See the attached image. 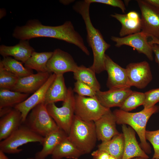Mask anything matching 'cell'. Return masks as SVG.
Returning a JSON list of instances; mask_svg holds the SVG:
<instances>
[{
    "instance_id": "obj_1",
    "label": "cell",
    "mask_w": 159,
    "mask_h": 159,
    "mask_svg": "<svg viewBox=\"0 0 159 159\" xmlns=\"http://www.w3.org/2000/svg\"><path fill=\"white\" fill-rule=\"evenodd\" d=\"M12 36L20 40H28L39 37L55 38L74 44L87 55L90 54L83 38L69 21L60 25L52 26L43 25L37 19L30 20L25 25L16 27Z\"/></svg>"
},
{
    "instance_id": "obj_2",
    "label": "cell",
    "mask_w": 159,
    "mask_h": 159,
    "mask_svg": "<svg viewBox=\"0 0 159 159\" xmlns=\"http://www.w3.org/2000/svg\"><path fill=\"white\" fill-rule=\"evenodd\" d=\"M90 4L87 0L79 1L73 8L80 14L85 24L87 42L92 49L93 56V64L90 67L96 73L99 74L105 70V52L111 45L105 41L100 31L92 23L89 10Z\"/></svg>"
},
{
    "instance_id": "obj_3",
    "label": "cell",
    "mask_w": 159,
    "mask_h": 159,
    "mask_svg": "<svg viewBox=\"0 0 159 159\" xmlns=\"http://www.w3.org/2000/svg\"><path fill=\"white\" fill-rule=\"evenodd\" d=\"M159 111V107L155 105L148 109L144 108L135 112H129L120 109L115 110L112 112L115 117L116 124L128 125L137 133L140 141V146L147 154L151 152L150 145L146 141L145 134L147 122L152 115Z\"/></svg>"
},
{
    "instance_id": "obj_4",
    "label": "cell",
    "mask_w": 159,
    "mask_h": 159,
    "mask_svg": "<svg viewBox=\"0 0 159 159\" xmlns=\"http://www.w3.org/2000/svg\"><path fill=\"white\" fill-rule=\"evenodd\" d=\"M68 137L83 155L90 153L97 140L94 122L85 121L74 115Z\"/></svg>"
},
{
    "instance_id": "obj_5",
    "label": "cell",
    "mask_w": 159,
    "mask_h": 159,
    "mask_svg": "<svg viewBox=\"0 0 159 159\" xmlns=\"http://www.w3.org/2000/svg\"><path fill=\"white\" fill-rule=\"evenodd\" d=\"M75 95L70 87L68 88L67 96L62 106L57 107L55 103L46 105L47 110L61 129L68 135L74 116Z\"/></svg>"
},
{
    "instance_id": "obj_6",
    "label": "cell",
    "mask_w": 159,
    "mask_h": 159,
    "mask_svg": "<svg viewBox=\"0 0 159 159\" xmlns=\"http://www.w3.org/2000/svg\"><path fill=\"white\" fill-rule=\"evenodd\" d=\"M24 123L31 130L43 137L60 128L49 113L46 105L43 102L30 111Z\"/></svg>"
},
{
    "instance_id": "obj_7",
    "label": "cell",
    "mask_w": 159,
    "mask_h": 159,
    "mask_svg": "<svg viewBox=\"0 0 159 159\" xmlns=\"http://www.w3.org/2000/svg\"><path fill=\"white\" fill-rule=\"evenodd\" d=\"M44 138L25 125H21L8 138L0 141V150L5 153H18L22 151L19 148V147L31 142H38L42 144Z\"/></svg>"
},
{
    "instance_id": "obj_8",
    "label": "cell",
    "mask_w": 159,
    "mask_h": 159,
    "mask_svg": "<svg viewBox=\"0 0 159 159\" xmlns=\"http://www.w3.org/2000/svg\"><path fill=\"white\" fill-rule=\"evenodd\" d=\"M74 115L86 121L95 122L110 109L102 105L96 97L74 95Z\"/></svg>"
},
{
    "instance_id": "obj_9",
    "label": "cell",
    "mask_w": 159,
    "mask_h": 159,
    "mask_svg": "<svg viewBox=\"0 0 159 159\" xmlns=\"http://www.w3.org/2000/svg\"><path fill=\"white\" fill-rule=\"evenodd\" d=\"M141 12V30L148 37L159 40V8L145 0H137Z\"/></svg>"
},
{
    "instance_id": "obj_10",
    "label": "cell",
    "mask_w": 159,
    "mask_h": 159,
    "mask_svg": "<svg viewBox=\"0 0 159 159\" xmlns=\"http://www.w3.org/2000/svg\"><path fill=\"white\" fill-rule=\"evenodd\" d=\"M148 37L141 31L123 37L112 36L111 40L115 42V46L120 47L126 45L133 47L139 53L145 54L150 61L153 60L152 46L147 38Z\"/></svg>"
},
{
    "instance_id": "obj_11",
    "label": "cell",
    "mask_w": 159,
    "mask_h": 159,
    "mask_svg": "<svg viewBox=\"0 0 159 159\" xmlns=\"http://www.w3.org/2000/svg\"><path fill=\"white\" fill-rule=\"evenodd\" d=\"M78 66L70 54L59 48L53 52L47 65V72L56 75L68 72L74 73Z\"/></svg>"
},
{
    "instance_id": "obj_12",
    "label": "cell",
    "mask_w": 159,
    "mask_h": 159,
    "mask_svg": "<svg viewBox=\"0 0 159 159\" xmlns=\"http://www.w3.org/2000/svg\"><path fill=\"white\" fill-rule=\"evenodd\" d=\"M126 69L131 87L144 89L152 80L150 66L146 61L131 63L127 66Z\"/></svg>"
},
{
    "instance_id": "obj_13",
    "label": "cell",
    "mask_w": 159,
    "mask_h": 159,
    "mask_svg": "<svg viewBox=\"0 0 159 159\" xmlns=\"http://www.w3.org/2000/svg\"><path fill=\"white\" fill-rule=\"evenodd\" d=\"M105 65L108 75L106 85L109 89L130 88L126 68L115 62L106 54Z\"/></svg>"
},
{
    "instance_id": "obj_14",
    "label": "cell",
    "mask_w": 159,
    "mask_h": 159,
    "mask_svg": "<svg viewBox=\"0 0 159 159\" xmlns=\"http://www.w3.org/2000/svg\"><path fill=\"white\" fill-rule=\"evenodd\" d=\"M56 75L52 73L45 83L25 100L16 105L14 108L21 113L23 123L29 112L35 106L43 102L47 91L54 80Z\"/></svg>"
},
{
    "instance_id": "obj_15",
    "label": "cell",
    "mask_w": 159,
    "mask_h": 159,
    "mask_svg": "<svg viewBox=\"0 0 159 159\" xmlns=\"http://www.w3.org/2000/svg\"><path fill=\"white\" fill-rule=\"evenodd\" d=\"M51 74L48 72H39L19 78L11 90L29 94H33L45 83Z\"/></svg>"
},
{
    "instance_id": "obj_16",
    "label": "cell",
    "mask_w": 159,
    "mask_h": 159,
    "mask_svg": "<svg viewBox=\"0 0 159 159\" xmlns=\"http://www.w3.org/2000/svg\"><path fill=\"white\" fill-rule=\"evenodd\" d=\"M94 122L97 139L102 142L108 141L120 133L116 127L115 117L110 109Z\"/></svg>"
},
{
    "instance_id": "obj_17",
    "label": "cell",
    "mask_w": 159,
    "mask_h": 159,
    "mask_svg": "<svg viewBox=\"0 0 159 159\" xmlns=\"http://www.w3.org/2000/svg\"><path fill=\"white\" fill-rule=\"evenodd\" d=\"M124 149L122 159H131L137 157L148 159L149 157L143 150L136 139L135 131L130 127L122 125Z\"/></svg>"
},
{
    "instance_id": "obj_18",
    "label": "cell",
    "mask_w": 159,
    "mask_h": 159,
    "mask_svg": "<svg viewBox=\"0 0 159 159\" xmlns=\"http://www.w3.org/2000/svg\"><path fill=\"white\" fill-rule=\"evenodd\" d=\"M132 91L130 88L112 89L96 92V97L100 103L105 107L110 108L120 107L128 96Z\"/></svg>"
},
{
    "instance_id": "obj_19",
    "label": "cell",
    "mask_w": 159,
    "mask_h": 159,
    "mask_svg": "<svg viewBox=\"0 0 159 159\" xmlns=\"http://www.w3.org/2000/svg\"><path fill=\"white\" fill-rule=\"evenodd\" d=\"M34 51V49L30 45L28 40H20L19 43L14 46L1 45L0 46V54L3 57H12L24 64Z\"/></svg>"
},
{
    "instance_id": "obj_20",
    "label": "cell",
    "mask_w": 159,
    "mask_h": 159,
    "mask_svg": "<svg viewBox=\"0 0 159 159\" xmlns=\"http://www.w3.org/2000/svg\"><path fill=\"white\" fill-rule=\"evenodd\" d=\"M23 123L21 113L13 108L1 117L0 120V140L6 138L17 130Z\"/></svg>"
},
{
    "instance_id": "obj_21",
    "label": "cell",
    "mask_w": 159,
    "mask_h": 159,
    "mask_svg": "<svg viewBox=\"0 0 159 159\" xmlns=\"http://www.w3.org/2000/svg\"><path fill=\"white\" fill-rule=\"evenodd\" d=\"M67 134L60 128L52 132L44 137L42 150L35 155V159H45L52 155L57 146L68 137Z\"/></svg>"
},
{
    "instance_id": "obj_22",
    "label": "cell",
    "mask_w": 159,
    "mask_h": 159,
    "mask_svg": "<svg viewBox=\"0 0 159 159\" xmlns=\"http://www.w3.org/2000/svg\"><path fill=\"white\" fill-rule=\"evenodd\" d=\"M67 92L68 88L65 85L63 75H56L47 91L43 103L46 105L59 101L63 102L66 98Z\"/></svg>"
},
{
    "instance_id": "obj_23",
    "label": "cell",
    "mask_w": 159,
    "mask_h": 159,
    "mask_svg": "<svg viewBox=\"0 0 159 159\" xmlns=\"http://www.w3.org/2000/svg\"><path fill=\"white\" fill-rule=\"evenodd\" d=\"M83 155L67 137L57 146L51 155L52 159H78Z\"/></svg>"
},
{
    "instance_id": "obj_24",
    "label": "cell",
    "mask_w": 159,
    "mask_h": 159,
    "mask_svg": "<svg viewBox=\"0 0 159 159\" xmlns=\"http://www.w3.org/2000/svg\"><path fill=\"white\" fill-rule=\"evenodd\" d=\"M124 140L123 134L120 133L111 140L102 143L98 149L105 151L117 159H122L124 149Z\"/></svg>"
},
{
    "instance_id": "obj_25",
    "label": "cell",
    "mask_w": 159,
    "mask_h": 159,
    "mask_svg": "<svg viewBox=\"0 0 159 159\" xmlns=\"http://www.w3.org/2000/svg\"><path fill=\"white\" fill-rule=\"evenodd\" d=\"M116 19L121 24V28L119 33L120 37H123L141 32V19L133 20L128 18L126 14L116 13L110 15Z\"/></svg>"
},
{
    "instance_id": "obj_26",
    "label": "cell",
    "mask_w": 159,
    "mask_h": 159,
    "mask_svg": "<svg viewBox=\"0 0 159 159\" xmlns=\"http://www.w3.org/2000/svg\"><path fill=\"white\" fill-rule=\"evenodd\" d=\"M95 74L90 67L87 68L81 65L78 66L76 71L73 73L74 78L76 81L87 85L97 92L100 90L101 86Z\"/></svg>"
},
{
    "instance_id": "obj_27",
    "label": "cell",
    "mask_w": 159,
    "mask_h": 159,
    "mask_svg": "<svg viewBox=\"0 0 159 159\" xmlns=\"http://www.w3.org/2000/svg\"><path fill=\"white\" fill-rule=\"evenodd\" d=\"M29 94L0 89V109L14 108L28 98Z\"/></svg>"
},
{
    "instance_id": "obj_28",
    "label": "cell",
    "mask_w": 159,
    "mask_h": 159,
    "mask_svg": "<svg viewBox=\"0 0 159 159\" xmlns=\"http://www.w3.org/2000/svg\"><path fill=\"white\" fill-rule=\"evenodd\" d=\"M53 53L52 52H38L34 51L24 64V66L34 69L37 72H47V64Z\"/></svg>"
},
{
    "instance_id": "obj_29",
    "label": "cell",
    "mask_w": 159,
    "mask_h": 159,
    "mask_svg": "<svg viewBox=\"0 0 159 159\" xmlns=\"http://www.w3.org/2000/svg\"><path fill=\"white\" fill-rule=\"evenodd\" d=\"M0 62L6 69L19 78L33 74L32 70L24 67L22 62L11 57H4Z\"/></svg>"
},
{
    "instance_id": "obj_30",
    "label": "cell",
    "mask_w": 159,
    "mask_h": 159,
    "mask_svg": "<svg viewBox=\"0 0 159 159\" xmlns=\"http://www.w3.org/2000/svg\"><path fill=\"white\" fill-rule=\"evenodd\" d=\"M145 99V93L132 91L127 97L120 109L128 112L141 105H143Z\"/></svg>"
},
{
    "instance_id": "obj_31",
    "label": "cell",
    "mask_w": 159,
    "mask_h": 159,
    "mask_svg": "<svg viewBox=\"0 0 159 159\" xmlns=\"http://www.w3.org/2000/svg\"><path fill=\"white\" fill-rule=\"evenodd\" d=\"M19 78L6 69L0 62V89L11 90Z\"/></svg>"
},
{
    "instance_id": "obj_32",
    "label": "cell",
    "mask_w": 159,
    "mask_h": 159,
    "mask_svg": "<svg viewBox=\"0 0 159 159\" xmlns=\"http://www.w3.org/2000/svg\"><path fill=\"white\" fill-rule=\"evenodd\" d=\"M145 138L152 145L154 150L153 158L159 159V130L153 131L146 130Z\"/></svg>"
},
{
    "instance_id": "obj_33",
    "label": "cell",
    "mask_w": 159,
    "mask_h": 159,
    "mask_svg": "<svg viewBox=\"0 0 159 159\" xmlns=\"http://www.w3.org/2000/svg\"><path fill=\"white\" fill-rule=\"evenodd\" d=\"M73 90L81 96L96 97V91L89 86L80 81H76L75 82Z\"/></svg>"
},
{
    "instance_id": "obj_34",
    "label": "cell",
    "mask_w": 159,
    "mask_h": 159,
    "mask_svg": "<svg viewBox=\"0 0 159 159\" xmlns=\"http://www.w3.org/2000/svg\"><path fill=\"white\" fill-rule=\"evenodd\" d=\"M145 94V99L143 105L144 108H150L159 102V88L151 90Z\"/></svg>"
},
{
    "instance_id": "obj_35",
    "label": "cell",
    "mask_w": 159,
    "mask_h": 159,
    "mask_svg": "<svg viewBox=\"0 0 159 159\" xmlns=\"http://www.w3.org/2000/svg\"><path fill=\"white\" fill-rule=\"evenodd\" d=\"M91 4L97 3L110 5L120 8L123 13H125L126 9L123 2L121 0H87Z\"/></svg>"
},
{
    "instance_id": "obj_36",
    "label": "cell",
    "mask_w": 159,
    "mask_h": 159,
    "mask_svg": "<svg viewBox=\"0 0 159 159\" xmlns=\"http://www.w3.org/2000/svg\"><path fill=\"white\" fill-rule=\"evenodd\" d=\"M93 159H109L110 155L106 152L98 149L91 153Z\"/></svg>"
},
{
    "instance_id": "obj_37",
    "label": "cell",
    "mask_w": 159,
    "mask_h": 159,
    "mask_svg": "<svg viewBox=\"0 0 159 159\" xmlns=\"http://www.w3.org/2000/svg\"><path fill=\"white\" fill-rule=\"evenodd\" d=\"M153 52L155 55V60L159 67V45L156 44H151Z\"/></svg>"
},
{
    "instance_id": "obj_38",
    "label": "cell",
    "mask_w": 159,
    "mask_h": 159,
    "mask_svg": "<svg viewBox=\"0 0 159 159\" xmlns=\"http://www.w3.org/2000/svg\"><path fill=\"white\" fill-rule=\"evenodd\" d=\"M127 17L130 19L138 20L141 18L140 17L138 13L134 11H132L126 14Z\"/></svg>"
},
{
    "instance_id": "obj_39",
    "label": "cell",
    "mask_w": 159,
    "mask_h": 159,
    "mask_svg": "<svg viewBox=\"0 0 159 159\" xmlns=\"http://www.w3.org/2000/svg\"><path fill=\"white\" fill-rule=\"evenodd\" d=\"M149 4L159 8V0H145Z\"/></svg>"
},
{
    "instance_id": "obj_40",
    "label": "cell",
    "mask_w": 159,
    "mask_h": 159,
    "mask_svg": "<svg viewBox=\"0 0 159 159\" xmlns=\"http://www.w3.org/2000/svg\"><path fill=\"white\" fill-rule=\"evenodd\" d=\"M151 38L152 40L150 41H149L150 44H156L159 45V40L153 37H152Z\"/></svg>"
},
{
    "instance_id": "obj_41",
    "label": "cell",
    "mask_w": 159,
    "mask_h": 159,
    "mask_svg": "<svg viewBox=\"0 0 159 159\" xmlns=\"http://www.w3.org/2000/svg\"><path fill=\"white\" fill-rule=\"evenodd\" d=\"M0 159H9L5 154V153L0 150Z\"/></svg>"
},
{
    "instance_id": "obj_42",
    "label": "cell",
    "mask_w": 159,
    "mask_h": 159,
    "mask_svg": "<svg viewBox=\"0 0 159 159\" xmlns=\"http://www.w3.org/2000/svg\"><path fill=\"white\" fill-rule=\"evenodd\" d=\"M0 11V18L1 19L5 16L6 13V11L4 9H1Z\"/></svg>"
},
{
    "instance_id": "obj_43",
    "label": "cell",
    "mask_w": 159,
    "mask_h": 159,
    "mask_svg": "<svg viewBox=\"0 0 159 159\" xmlns=\"http://www.w3.org/2000/svg\"><path fill=\"white\" fill-rule=\"evenodd\" d=\"M72 1H68V0H60V2L64 5H67L71 2H72Z\"/></svg>"
},
{
    "instance_id": "obj_44",
    "label": "cell",
    "mask_w": 159,
    "mask_h": 159,
    "mask_svg": "<svg viewBox=\"0 0 159 159\" xmlns=\"http://www.w3.org/2000/svg\"><path fill=\"white\" fill-rule=\"evenodd\" d=\"M131 159H145L143 158H141V157H135V158H132ZM151 159H155L153 158Z\"/></svg>"
},
{
    "instance_id": "obj_45",
    "label": "cell",
    "mask_w": 159,
    "mask_h": 159,
    "mask_svg": "<svg viewBox=\"0 0 159 159\" xmlns=\"http://www.w3.org/2000/svg\"><path fill=\"white\" fill-rule=\"evenodd\" d=\"M109 159H117L115 157L113 156L110 155Z\"/></svg>"
}]
</instances>
